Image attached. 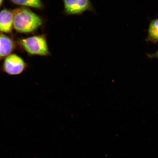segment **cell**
Masks as SVG:
<instances>
[{
  "label": "cell",
  "mask_w": 158,
  "mask_h": 158,
  "mask_svg": "<svg viewBox=\"0 0 158 158\" xmlns=\"http://www.w3.org/2000/svg\"><path fill=\"white\" fill-rule=\"evenodd\" d=\"M13 12L4 9L0 12V31L5 33L10 32L13 27Z\"/></svg>",
  "instance_id": "cell-5"
},
{
  "label": "cell",
  "mask_w": 158,
  "mask_h": 158,
  "mask_svg": "<svg viewBox=\"0 0 158 158\" xmlns=\"http://www.w3.org/2000/svg\"><path fill=\"white\" fill-rule=\"evenodd\" d=\"M145 41L153 44L158 43V19L150 20Z\"/></svg>",
  "instance_id": "cell-7"
},
{
  "label": "cell",
  "mask_w": 158,
  "mask_h": 158,
  "mask_svg": "<svg viewBox=\"0 0 158 158\" xmlns=\"http://www.w3.org/2000/svg\"><path fill=\"white\" fill-rule=\"evenodd\" d=\"M27 64L20 57L10 54L6 58L2 66L3 72L9 76H17L23 74L26 70Z\"/></svg>",
  "instance_id": "cell-3"
},
{
  "label": "cell",
  "mask_w": 158,
  "mask_h": 158,
  "mask_svg": "<svg viewBox=\"0 0 158 158\" xmlns=\"http://www.w3.org/2000/svg\"><path fill=\"white\" fill-rule=\"evenodd\" d=\"M3 1V0H0V6L2 5V3Z\"/></svg>",
  "instance_id": "cell-10"
},
{
  "label": "cell",
  "mask_w": 158,
  "mask_h": 158,
  "mask_svg": "<svg viewBox=\"0 0 158 158\" xmlns=\"http://www.w3.org/2000/svg\"><path fill=\"white\" fill-rule=\"evenodd\" d=\"M11 1L16 4L36 8H40L42 6L41 0H11Z\"/></svg>",
  "instance_id": "cell-8"
},
{
  "label": "cell",
  "mask_w": 158,
  "mask_h": 158,
  "mask_svg": "<svg viewBox=\"0 0 158 158\" xmlns=\"http://www.w3.org/2000/svg\"><path fill=\"white\" fill-rule=\"evenodd\" d=\"M20 41L23 48L30 54L46 56L49 54L48 45L43 36L31 37L21 39Z\"/></svg>",
  "instance_id": "cell-2"
},
{
  "label": "cell",
  "mask_w": 158,
  "mask_h": 158,
  "mask_svg": "<svg viewBox=\"0 0 158 158\" xmlns=\"http://www.w3.org/2000/svg\"><path fill=\"white\" fill-rule=\"evenodd\" d=\"M64 12L67 15H81L85 12L95 13L90 0H63Z\"/></svg>",
  "instance_id": "cell-4"
},
{
  "label": "cell",
  "mask_w": 158,
  "mask_h": 158,
  "mask_svg": "<svg viewBox=\"0 0 158 158\" xmlns=\"http://www.w3.org/2000/svg\"><path fill=\"white\" fill-rule=\"evenodd\" d=\"M14 47L11 39L5 35L0 33V59L10 55Z\"/></svg>",
  "instance_id": "cell-6"
},
{
  "label": "cell",
  "mask_w": 158,
  "mask_h": 158,
  "mask_svg": "<svg viewBox=\"0 0 158 158\" xmlns=\"http://www.w3.org/2000/svg\"><path fill=\"white\" fill-rule=\"evenodd\" d=\"M13 12V28L18 32H32L42 24V21L40 17L31 10L21 8Z\"/></svg>",
  "instance_id": "cell-1"
},
{
  "label": "cell",
  "mask_w": 158,
  "mask_h": 158,
  "mask_svg": "<svg viewBox=\"0 0 158 158\" xmlns=\"http://www.w3.org/2000/svg\"><path fill=\"white\" fill-rule=\"evenodd\" d=\"M146 55H147L148 58L149 59H158V49L155 52L152 53V54H146Z\"/></svg>",
  "instance_id": "cell-9"
}]
</instances>
